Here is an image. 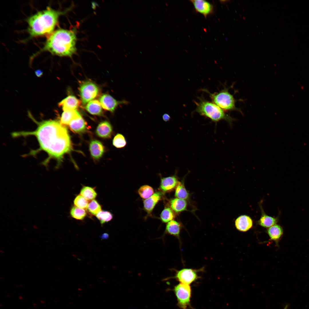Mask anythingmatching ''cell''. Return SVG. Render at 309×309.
Returning a JSON list of instances; mask_svg holds the SVG:
<instances>
[{"label": "cell", "mask_w": 309, "mask_h": 309, "mask_svg": "<svg viewBox=\"0 0 309 309\" xmlns=\"http://www.w3.org/2000/svg\"><path fill=\"white\" fill-rule=\"evenodd\" d=\"M36 129L31 132L14 133L13 136L33 135L37 138L40 149L50 158L62 160L63 156L72 149L70 138L67 129L60 122L53 120L38 122Z\"/></svg>", "instance_id": "obj_1"}, {"label": "cell", "mask_w": 309, "mask_h": 309, "mask_svg": "<svg viewBox=\"0 0 309 309\" xmlns=\"http://www.w3.org/2000/svg\"><path fill=\"white\" fill-rule=\"evenodd\" d=\"M87 209L92 215H96L101 211V207L96 200L93 199L88 203Z\"/></svg>", "instance_id": "obj_29"}, {"label": "cell", "mask_w": 309, "mask_h": 309, "mask_svg": "<svg viewBox=\"0 0 309 309\" xmlns=\"http://www.w3.org/2000/svg\"><path fill=\"white\" fill-rule=\"evenodd\" d=\"M36 75L38 77H40L42 74L43 73L41 70H37L35 72Z\"/></svg>", "instance_id": "obj_34"}, {"label": "cell", "mask_w": 309, "mask_h": 309, "mask_svg": "<svg viewBox=\"0 0 309 309\" xmlns=\"http://www.w3.org/2000/svg\"><path fill=\"white\" fill-rule=\"evenodd\" d=\"M260 206L261 209L262 215L258 221V224L266 228H269L276 224L278 221L277 218L266 215L262 207V206L260 205Z\"/></svg>", "instance_id": "obj_19"}, {"label": "cell", "mask_w": 309, "mask_h": 309, "mask_svg": "<svg viewBox=\"0 0 309 309\" xmlns=\"http://www.w3.org/2000/svg\"><path fill=\"white\" fill-rule=\"evenodd\" d=\"M7 297H9V298H10L11 297V296L10 295H7Z\"/></svg>", "instance_id": "obj_39"}, {"label": "cell", "mask_w": 309, "mask_h": 309, "mask_svg": "<svg viewBox=\"0 0 309 309\" xmlns=\"http://www.w3.org/2000/svg\"><path fill=\"white\" fill-rule=\"evenodd\" d=\"M96 216L102 225L110 221L113 218L112 214L109 211H106L101 210Z\"/></svg>", "instance_id": "obj_31"}, {"label": "cell", "mask_w": 309, "mask_h": 309, "mask_svg": "<svg viewBox=\"0 0 309 309\" xmlns=\"http://www.w3.org/2000/svg\"><path fill=\"white\" fill-rule=\"evenodd\" d=\"M33 306H37V304L35 303H33Z\"/></svg>", "instance_id": "obj_37"}, {"label": "cell", "mask_w": 309, "mask_h": 309, "mask_svg": "<svg viewBox=\"0 0 309 309\" xmlns=\"http://www.w3.org/2000/svg\"><path fill=\"white\" fill-rule=\"evenodd\" d=\"M287 308H288V306L287 305L284 307V309H287Z\"/></svg>", "instance_id": "obj_38"}, {"label": "cell", "mask_w": 309, "mask_h": 309, "mask_svg": "<svg viewBox=\"0 0 309 309\" xmlns=\"http://www.w3.org/2000/svg\"><path fill=\"white\" fill-rule=\"evenodd\" d=\"M163 119L165 121L167 122L170 120L171 117L169 114L165 113L163 115Z\"/></svg>", "instance_id": "obj_33"}, {"label": "cell", "mask_w": 309, "mask_h": 309, "mask_svg": "<svg viewBox=\"0 0 309 309\" xmlns=\"http://www.w3.org/2000/svg\"><path fill=\"white\" fill-rule=\"evenodd\" d=\"M235 224L236 228L239 231L242 232L247 231L253 226V221L249 216L242 215L239 216L235 219Z\"/></svg>", "instance_id": "obj_12"}, {"label": "cell", "mask_w": 309, "mask_h": 309, "mask_svg": "<svg viewBox=\"0 0 309 309\" xmlns=\"http://www.w3.org/2000/svg\"><path fill=\"white\" fill-rule=\"evenodd\" d=\"M70 214L72 217L79 220H83L86 215V212L84 209L76 206L72 207Z\"/></svg>", "instance_id": "obj_26"}, {"label": "cell", "mask_w": 309, "mask_h": 309, "mask_svg": "<svg viewBox=\"0 0 309 309\" xmlns=\"http://www.w3.org/2000/svg\"><path fill=\"white\" fill-rule=\"evenodd\" d=\"M89 150L92 157L96 160L100 159L103 155L104 148L102 143L97 140L91 141L89 144Z\"/></svg>", "instance_id": "obj_14"}, {"label": "cell", "mask_w": 309, "mask_h": 309, "mask_svg": "<svg viewBox=\"0 0 309 309\" xmlns=\"http://www.w3.org/2000/svg\"><path fill=\"white\" fill-rule=\"evenodd\" d=\"M2 306V304H1H1H0V306L1 307V306Z\"/></svg>", "instance_id": "obj_41"}, {"label": "cell", "mask_w": 309, "mask_h": 309, "mask_svg": "<svg viewBox=\"0 0 309 309\" xmlns=\"http://www.w3.org/2000/svg\"><path fill=\"white\" fill-rule=\"evenodd\" d=\"M80 101L73 95H69L64 98L58 104L63 111L75 110L80 105Z\"/></svg>", "instance_id": "obj_11"}, {"label": "cell", "mask_w": 309, "mask_h": 309, "mask_svg": "<svg viewBox=\"0 0 309 309\" xmlns=\"http://www.w3.org/2000/svg\"><path fill=\"white\" fill-rule=\"evenodd\" d=\"M86 110L90 114L94 115H102V107L99 101L94 100L88 103L85 106Z\"/></svg>", "instance_id": "obj_18"}, {"label": "cell", "mask_w": 309, "mask_h": 309, "mask_svg": "<svg viewBox=\"0 0 309 309\" xmlns=\"http://www.w3.org/2000/svg\"><path fill=\"white\" fill-rule=\"evenodd\" d=\"M173 291L177 298V305L181 309L191 308V289L190 285L180 283L175 286Z\"/></svg>", "instance_id": "obj_6"}, {"label": "cell", "mask_w": 309, "mask_h": 309, "mask_svg": "<svg viewBox=\"0 0 309 309\" xmlns=\"http://www.w3.org/2000/svg\"><path fill=\"white\" fill-rule=\"evenodd\" d=\"M178 182L175 175L163 178L161 179L160 189L164 192L170 191L176 188Z\"/></svg>", "instance_id": "obj_13"}, {"label": "cell", "mask_w": 309, "mask_h": 309, "mask_svg": "<svg viewBox=\"0 0 309 309\" xmlns=\"http://www.w3.org/2000/svg\"><path fill=\"white\" fill-rule=\"evenodd\" d=\"M175 217V215L173 210L169 207H166L162 211L160 218L162 221L167 223L173 220Z\"/></svg>", "instance_id": "obj_28"}, {"label": "cell", "mask_w": 309, "mask_h": 309, "mask_svg": "<svg viewBox=\"0 0 309 309\" xmlns=\"http://www.w3.org/2000/svg\"><path fill=\"white\" fill-rule=\"evenodd\" d=\"M112 132V128L111 124L107 121L100 122L97 126L96 133L99 137L108 138L111 137Z\"/></svg>", "instance_id": "obj_15"}, {"label": "cell", "mask_w": 309, "mask_h": 309, "mask_svg": "<svg viewBox=\"0 0 309 309\" xmlns=\"http://www.w3.org/2000/svg\"><path fill=\"white\" fill-rule=\"evenodd\" d=\"M228 90V88L225 87L223 89L218 92L211 93L206 89L201 90L208 94L212 102L224 111H236L242 114L241 109L236 106V100Z\"/></svg>", "instance_id": "obj_5"}, {"label": "cell", "mask_w": 309, "mask_h": 309, "mask_svg": "<svg viewBox=\"0 0 309 309\" xmlns=\"http://www.w3.org/2000/svg\"><path fill=\"white\" fill-rule=\"evenodd\" d=\"M80 195L88 201L94 199L97 194L94 188L88 186H84L81 189Z\"/></svg>", "instance_id": "obj_25"}, {"label": "cell", "mask_w": 309, "mask_h": 309, "mask_svg": "<svg viewBox=\"0 0 309 309\" xmlns=\"http://www.w3.org/2000/svg\"><path fill=\"white\" fill-rule=\"evenodd\" d=\"M68 125L71 130L78 134L84 133L87 128L86 122L81 115L72 120Z\"/></svg>", "instance_id": "obj_17"}, {"label": "cell", "mask_w": 309, "mask_h": 309, "mask_svg": "<svg viewBox=\"0 0 309 309\" xmlns=\"http://www.w3.org/2000/svg\"><path fill=\"white\" fill-rule=\"evenodd\" d=\"M76 41L73 30L59 29L47 37L43 47L37 53L45 51L55 55L70 57L76 51Z\"/></svg>", "instance_id": "obj_2"}, {"label": "cell", "mask_w": 309, "mask_h": 309, "mask_svg": "<svg viewBox=\"0 0 309 309\" xmlns=\"http://www.w3.org/2000/svg\"><path fill=\"white\" fill-rule=\"evenodd\" d=\"M33 307H34V308H37V306H33Z\"/></svg>", "instance_id": "obj_42"}, {"label": "cell", "mask_w": 309, "mask_h": 309, "mask_svg": "<svg viewBox=\"0 0 309 309\" xmlns=\"http://www.w3.org/2000/svg\"><path fill=\"white\" fill-rule=\"evenodd\" d=\"M189 194L186 189L183 182L179 181L175 188V195L178 198L186 200L189 197Z\"/></svg>", "instance_id": "obj_24"}, {"label": "cell", "mask_w": 309, "mask_h": 309, "mask_svg": "<svg viewBox=\"0 0 309 309\" xmlns=\"http://www.w3.org/2000/svg\"><path fill=\"white\" fill-rule=\"evenodd\" d=\"M80 115L77 110L64 111L60 122L62 125H68L72 120Z\"/></svg>", "instance_id": "obj_22"}, {"label": "cell", "mask_w": 309, "mask_h": 309, "mask_svg": "<svg viewBox=\"0 0 309 309\" xmlns=\"http://www.w3.org/2000/svg\"><path fill=\"white\" fill-rule=\"evenodd\" d=\"M163 195L161 192H157L144 201V208L148 214L151 213L156 205L161 199Z\"/></svg>", "instance_id": "obj_16"}, {"label": "cell", "mask_w": 309, "mask_h": 309, "mask_svg": "<svg viewBox=\"0 0 309 309\" xmlns=\"http://www.w3.org/2000/svg\"><path fill=\"white\" fill-rule=\"evenodd\" d=\"M74 203L75 206L83 209H87L89 203L88 201L80 195L76 197Z\"/></svg>", "instance_id": "obj_32"}, {"label": "cell", "mask_w": 309, "mask_h": 309, "mask_svg": "<svg viewBox=\"0 0 309 309\" xmlns=\"http://www.w3.org/2000/svg\"><path fill=\"white\" fill-rule=\"evenodd\" d=\"M181 228V224L178 222L172 220L168 222L166 227V232L168 234L178 237Z\"/></svg>", "instance_id": "obj_21"}, {"label": "cell", "mask_w": 309, "mask_h": 309, "mask_svg": "<svg viewBox=\"0 0 309 309\" xmlns=\"http://www.w3.org/2000/svg\"><path fill=\"white\" fill-rule=\"evenodd\" d=\"M126 141L122 134H117L114 137L113 141V145L118 148H121L125 147L126 144Z\"/></svg>", "instance_id": "obj_30"}, {"label": "cell", "mask_w": 309, "mask_h": 309, "mask_svg": "<svg viewBox=\"0 0 309 309\" xmlns=\"http://www.w3.org/2000/svg\"><path fill=\"white\" fill-rule=\"evenodd\" d=\"M199 270L183 268L177 271L174 278L180 283L190 285L199 278L197 272Z\"/></svg>", "instance_id": "obj_8"}, {"label": "cell", "mask_w": 309, "mask_h": 309, "mask_svg": "<svg viewBox=\"0 0 309 309\" xmlns=\"http://www.w3.org/2000/svg\"><path fill=\"white\" fill-rule=\"evenodd\" d=\"M19 298L21 300H22L23 299V297L22 296H20L19 297Z\"/></svg>", "instance_id": "obj_35"}, {"label": "cell", "mask_w": 309, "mask_h": 309, "mask_svg": "<svg viewBox=\"0 0 309 309\" xmlns=\"http://www.w3.org/2000/svg\"><path fill=\"white\" fill-rule=\"evenodd\" d=\"M190 1L193 4L196 11L203 15L205 18L213 12V5L207 1L193 0Z\"/></svg>", "instance_id": "obj_10"}, {"label": "cell", "mask_w": 309, "mask_h": 309, "mask_svg": "<svg viewBox=\"0 0 309 309\" xmlns=\"http://www.w3.org/2000/svg\"><path fill=\"white\" fill-rule=\"evenodd\" d=\"M79 91L81 102L84 105L98 97L100 91L98 86L90 81L82 82L80 85Z\"/></svg>", "instance_id": "obj_7"}, {"label": "cell", "mask_w": 309, "mask_h": 309, "mask_svg": "<svg viewBox=\"0 0 309 309\" xmlns=\"http://www.w3.org/2000/svg\"><path fill=\"white\" fill-rule=\"evenodd\" d=\"M40 302L42 304H44L45 303V302L43 300H40Z\"/></svg>", "instance_id": "obj_36"}, {"label": "cell", "mask_w": 309, "mask_h": 309, "mask_svg": "<svg viewBox=\"0 0 309 309\" xmlns=\"http://www.w3.org/2000/svg\"><path fill=\"white\" fill-rule=\"evenodd\" d=\"M267 232L271 240L277 241L282 235L283 229L281 226L276 224L269 228Z\"/></svg>", "instance_id": "obj_23"}, {"label": "cell", "mask_w": 309, "mask_h": 309, "mask_svg": "<svg viewBox=\"0 0 309 309\" xmlns=\"http://www.w3.org/2000/svg\"><path fill=\"white\" fill-rule=\"evenodd\" d=\"M99 101L102 108L112 113L114 112L119 105H128L130 103L128 101L124 100H117L111 96L106 94H103L101 96Z\"/></svg>", "instance_id": "obj_9"}, {"label": "cell", "mask_w": 309, "mask_h": 309, "mask_svg": "<svg viewBox=\"0 0 309 309\" xmlns=\"http://www.w3.org/2000/svg\"><path fill=\"white\" fill-rule=\"evenodd\" d=\"M48 7L28 18L27 31L31 37L46 35L54 31L60 15L65 13Z\"/></svg>", "instance_id": "obj_3"}, {"label": "cell", "mask_w": 309, "mask_h": 309, "mask_svg": "<svg viewBox=\"0 0 309 309\" xmlns=\"http://www.w3.org/2000/svg\"><path fill=\"white\" fill-rule=\"evenodd\" d=\"M16 287H19V286H18V285H16Z\"/></svg>", "instance_id": "obj_43"}, {"label": "cell", "mask_w": 309, "mask_h": 309, "mask_svg": "<svg viewBox=\"0 0 309 309\" xmlns=\"http://www.w3.org/2000/svg\"><path fill=\"white\" fill-rule=\"evenodd\" d=\"M170 207L176 213H179L187 210V203L186 200L175 198L171 200Z\"/></svg>", "instance_id": "obj_20"}, {"label": "cell", "mask_w": 309, "mask_h": 309, "mask_svg": "<svg viewBox=\"0 0 309 309\" xmlns=\"http://www.w3.org/2000/svg\"><path fill=\"white\" fill-rule=\"evenodd\" d=\"M138 193L142 198L146 199L154 193V191L152 187L147 185H144L141 186L139 189Z\"/></svg>", "instance_id": "obj_27"}, {"label": "cell", "mask_w": 309, "mask_h": 309, "mask_svg": "<svg viewBox=\"0 0 309 309\" xmlns=\"http://www.w3.org/2000/svg\"><path fill=\"white\" fill-rule=\"evenodd\" d=\"M19 286H21V287H23V286L21 285V284Z\"/></svg>", "instance_id": "obj_40"}, {"label": "cell", "mask_w": 309, "mask_h": 309, "mask_svg": "<svg viewBox=\"0 0 309 309\" xmlns=\"http://www.w3.org/2000/svg\"><path fill=\"white\" fill-rule=\"evenodd\" d=\"M199 101H194L196 108L194 112L216 123L224 120L231 125L235 119L226 114L221 108L212 102L205 99L203 96L198 98Z\"/></svg>", "instance_id": "obj_4"}]
</instances>
